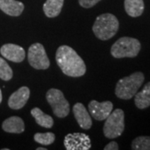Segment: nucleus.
Segmentation results:
<instances>
[{
    "mask_svg": "<svg viewBox=\"0 0 150 150\" xmlns=\"http://www.w3.org/2000/svg\"><path fill=\"white\" fill-rule=\"evenodd\" d=\"M64 0H47L43 6L45 15L48 18L59 16L62 11Z\"/></svg>",
    "mask_w": 150,
    "mask_h": 150,
    "instance_id": "nucleus-17",
    "label": "nucleus"
},
{
    "mask_svg": "<svg viewBox=\"0 0 150 150\" xmlns=\"http://www.w3.org/2000/svg\"><path fill=\"white\" fill-rule=\"evenodd\" d=\"M28 59L29 64L35 69H47L50 66L45 48L39 43H33L28 48Z\"/></svg>",
    "mask_w": 150,
    "mask_h": 150,
    "instance_id": "nucleus-7",
    "label": "nucleus"
},
{
    "mask_svg": "<svg viewBox=\"0 0 150 150\" xmlns=\"http://www.w3.org/2000/svg\"><path fill=\"white\" fill-rule=\"evenodd\" d=\"M30 96V90L26 86H23L13 93L8 98V104L12 109H20L24 107Z\"/></svg>",
    "mask_w": 150,
    "mask_h": 150,
    "instance_id": "nucleus-11",
    "label": "nucleus"
},
{
    "mask_svg": "<svg viewBox=\"0 0 150 150\" xmlns=\"http://www.w3.org/2000/svg\"><path fill=\"white\" fill-rule=\"evenodd\" d=\"M101 0H79V5L83 8H92L94 5H96L98 2H100Z\"/></svg>",
    "mask_w": 150,
    "mask_h": 150,
    "instance_id": "nucleus-22",
    "label": "nucleus"
},
{
    "mask_svg": "<svg viewBox=\"0 0 150 150\" xmlns=\"http://www.w3.org/2000/svg\"><path fill=\"white\" fill-rule=\"evenodd\" d=\"M13 70L5 60L0 58V79L3 80L8 81L13 78Z\"/></svg>",
    "mask_w": 150,
    "mask_h": 150,
    "instance_id": "nucleus-21",
    "label": "nucleus"
},
{
    "mask_svg": "<svg viewBox=\"0 0 150 150\" xmlns=\"http://www.w3.org/2000/svg\"><path fill=\"white\" fill-rule=\"evenodd\" d=\"M119 148H118V144L115 142V141H112L110 142L108 144H107L105 147H104V150H118Z\"/></svg>",
    "mask_w": 150,
    "mask_h": 150,
    "instance_id": "nucleus-23",
    "label": "nucleus"
},
{
    "mask_svg": "<svg viewBox=\"0 0 150 150\" xmlns=\"http://www.w3.org/2000/svg\"><path fill=\"white\" fill-rule=\"evenodd\" d=\"M103 125L104 136L113 139L119 137L124 130V112L122 109L117 108L108 116Z\"/></svg>",
    "mask_w": 150,
    "mask_h": 150,
    "instance_id": "nucleus-5",
    "label": "nucleus"
},
{
    "mask_svg": "<svg viewBox=\"0 0 150 150\" xmlns=\"http://www.w3.org/2000/svg\"><path fill=\"white\" fill-rule=\"evenodd\" d=\"M119 23L112 13H103L97 17L93 26V32L98 39L108 40L118 32Z\"/></svg>",
    "mask_w": 150,
    "mask_h": 150,
    "instance_id": "nucleus-3",
    "label": "nucleus"
},
{
    "mask_svg": "<svg viewBox=\"0 0 150 150\" xmlns=\"http://www.w3.org/2000/svg\"><path fill=\"white\" fill-rule=\"evenodd\" d=\"M2 100H3V96H2V92H1V89H0V103H2Z\"/></svg>",
    "mask_w": 150,
    "mask_h": 150,
    "instance_id": "nucleus-24",
    "label": "nucleus"
},
{
    "mask_svg": "<svg viewBox=\"0 0 150 150\" xmlns=\"http://www.w3.org/2000/svg\"><path fill=\"white\" fill-rule=\"evenodd\" d=\"M0 9L9 16H19L24 9V4L17 0H0Z\"/></svg>",
    "mask_w": 150,
    "mask_h": 150,
    "instance_id": "nucleus-13",
    "label": "nucleus"
},
{
    "mask_svg": "<svg viewBox=\"0 0 150 150\" xmlns=\"http://www.w3.org/2000/svg\"><path fill=\"white\" fill-rule=\"evenodd\" d=\"M132 149L150 150V137L140 136L136 138L132 143Z\"/></svg>",
    "mask_w": 150,
    "mask_h": 150,
    "instance_id": "nucleus-19",
    "label": "nucleus"
},
{
    "mask_svg": "<svg viewBox=\"0 0 150 150\" xmlns=\"http://www.w3.org/2000/svg\"><path fill=\"white\" fill-rule=\"evenodd\" d=\"M144 81V75L141 72H135L128 77L121 79L116 84L115 94L118 98L129 100L137 93Z\"/></svg>",
    "mask_w": 150,
    "mask_h": 150,
    "instance_id": "nucleus-2",
    "label": "nucleus"
},
{
    "mask_svg": "<svg viewBox=\"0 0 150 150\" xmlns=\"http://www.w3.org/2000/svg\"><path fill=\"white\" fill-rule=\"evenodd\" d=\"M141 49L140 42L134 38L123 37L112 44L111 54L115 59L134 58Z\"/></svg>",
    "mask_w": 150,
    "mask_h": 150,
    "instance_id": "nucleus-4",
    "label": "nucleus"
},
{
    "mask_svg": "<svg viewBox=\"0 0 150 150\" xmlns=\"http://www.w3.org/2000/svg\"><path fill=\"white\" fill-rule=\"evenodd\" d=\"M134 103L139 109H144L150 106V82L147 83L140 92L134 95Z\"/></svg>",
    "mask_w": 150,
    "mask_h": 150,
    "instance_id": "nucleus-15",
    "label": "nucleus"
},
{
    "mask_svg": "<svg viewBox=\"0 0 150 150\" xmlns=\"http://www.w3.org/2000/svg\"><path fill=\"white\" fill-rule=\"evenodd\" d=\"M124 8L130 17L141 16L144 10V0H124Z\"/></svg>",
    "mask_w": 150,
    "mask_h": 150,
    "instance_id": "nucleus-16",
    "label": "nucleus"
},
{
    "mask_svg": "<svg viewBox=\"0 0 150 150\" xmlns=\"http://www.w3.org/2000/svg\"><path fill=\"white\" fill-rule=\"evenodd\" d=\"M64 144L67 150H88L91 149L90 138L83 133H74L66 135Z\"/></svg>",
    "mask_w": 150,
    "mask_h": 150,
    "instance_id": "nucleus-8",
    "label": "nucleus"
},
{
    "mask_svg": "<svg viewBox=\"0 0 150 150\" xmlns=\"http://www.w3.org/2000/svg\"><path fill=\"white\" fill-rule=\"evenodd\" d=\"M33 139L35 142L43 145L52 144L55 141V135L53 133H37L34 134Z\"/></svg>",
    "mask_w": 150,
    "mask_h": 150,
    "instance_id": "nucleus-20",
    "label": "nucleus"
},
{
    "mask_svg": "<svg viewBox=\"0 0 150 150\" xmlns=\"http://www.w3.org/2000/svg\"><path fill=\"white\" fill-rule=\"evenodd\" d=\"M31 114L35 119L36 123L43 128L50 129L54 125V119L51 116L44 112L38 108H34L31 110Z\"/></svg>",
    "mask_w": 150,
    "mask_h": 150,
    "instance_id": "nucleus-18",
    "label": "nucleus"
},
{
    "mask_svg": "<svg viewBox=\"0 0 150 150\" xmlns=\"http://www.w3.org/2000/svg\"><path fill=\"white\" fill-rule=\"evenodd\" d=\"M0 53L3 57L14 63L23 62L25 59L24 49L13 43H7L3 45L0 48Z\"/></svg>",
    "mask_w": 150,
    "mask_h": 150,
    "instance_id": "nucleus-10",
    "label": "nucleus"
},
{
    "mask_svg": "<svg viewBox=\"0 0 150 150\" xmlns=\"http://www.w3.org/2000/svg\"><path fill=\"white\" fill-rule=\"evenodd\" d=\"M47 149L46 148H38L37 150H46Z\"/></svg>",
    "mask_w": 150,
    "mask_h": 150,
    "instance_id": "nucleus-25",
    "label": "nucleus"
},
{
    "mask_svg": "<svg viewBox=\"0 0 150 150\" xmlns=\"http://www.w3.org/2000/svg\"><path fill=\"white\" fill-rule=\"evenodd\" d=\"M46 99L58 118H65L69 113V103L65 98L63 92L51 88L46 93Z\"/></svg>",
    "mask_w": 150,
    "mask_h": 150,
    "instance_id": "nucleus-6",
    "label": "nucleus"
},
{
    "mask_svg": "<svg viewBox=\"0 0 150 150\" xmlns=\"http://www.w3.org/2000/svg\"><path fill=\"white\" fill-rule=\"evenodd\" d=\"M4 131L10 134H21L24 131L25 126L23 120L19 117L12 116L4 121L2 124Z\"/></svg>",
    "mask_w": 150,
    "mask_h": 150,
    "instance_id": "nucleus-14",
    "label": "nucleus"
},
{
    "mask_svg": "<svg viewBox=\"0 0 150 150\" xmlns=\"http://www.w3.org/2000/svg\"><path fill=\"white\" fill-rule=\"evenodd\" d=\"M73 112L75 118L81 129L88 130L92 127V118L90 114L87 111L84 105L81 103H75L73 107Z\"/></svg>",
    "mask_w": 150,
    "mask_h": 150,
    "instance_id": "nucleus-12",
    "label": "nucleus"
},
{
    "mask_svg": "<svg viewBox=\"0 0 150 150\" xmlns=\"http://www.w3.org/2000/svg\"><path fill=\"white\" fill-rule=\"evenodd\" d=\"M57 64L64 74L69 77H81L85 74L86 65L74 49L67 46H60L56 52Z\"/></svg>",
    "mask_w": 150,
    "mask_h": 150,
    "instance_id": "nucleus-1",
    "label": "nucleus"
},
{
    "mask_svg": "<svg viewBox=\"0 0 150 150\" xmlns=\"http://www.w3.org/2000/svg\"><path fill=\"white\" fill-rule=\"evenodd\" d=\"M112 103L110 101H105L98 103L96 100H92L88 103L89 114L98 121H103L108 118V116L112 111Z\"/></svg>",
    "mask_w": 150,
    "mask_h": 150,
    "instance_id": "nucleus-9",
    "label": "nucleus"
}]
</instances>
